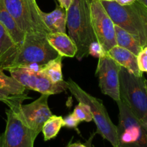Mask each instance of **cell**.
<instances>
[{
	"label": "cell",
	"mask_w": 147,
	"mask_h": 147,
	"mask_svg": "<svg viewBox=\"0 0 147 147\" xmlns=\"http://www.w3.org/2000/svg\"><path fill=\"white\" fill-rule=\"evenodd\" d=\"M146 126H147V123H146Z\"/></svg>",
	"instance_id": "d6a6232c"
},
{
	"label": "cell",
	"mask_w": 147,
	"mask_h": 147,
	"mask_svg": "<svg viewBox=\"0 0 147 147\" xmlns=\"http://www.w3.org/2000/svg\"><path fill=\"white\" fill-rule=\"evenodd\" d=\"M117 147H147V126L119 100Z\"/></svg>",
	"instance_id": "52a82bcc"
},
{
	"label": "cell",
	"mask_w": 147,
	"mask_h": 147,
	"mask_svg": "<svg viewBox=\"0 0 147 147\" xmlns=\"http://www.w3.org/2000/svg\"><path fill=\"white\" fill-rule=\"evenodd\" d=\"M121 67L114 60L106 54L98 58L96 71L102 93L116 102L120 100L119 73Z\"/></svg>",
	"instance_id": "8fae6325"
},
{
	"label": "cell",
	"mask_w": 147,
	"mask_h": 147,
	"mask_svg": "<svg viewBox=\"0 0 147 147\" xmlns=\"http://www.w3.org/2000/svg\"><path fill=\"white\" fill-rule=\"evenodd\" d=\"M91 0H73L67 11L68 35L78 48L76 57L81 60L89 56V48L95 37L90 17Z\"/></svg>",
	"instance_id": "7a4b0ae2"
},
{
	"label": "cell",
	"mask_w": 147,
	"mask_h": 147,
	"mask_svg": "<svg viewBox=\"0 0 147 147\" xmlns=\"http://www.w3.org/2000/svg\"><path fill=\"white\" fill-rule=\"evenodd\" d=\"M16 43L7 29L0 23V63L12 50Z\"/></svg>",
	"instance_id": "7402d4cb"
},
{
	"label": "cell",
	"mask_w": 147,
	"mask_h": 147,
	"mask_svg": "<svg viewBox=\"0 0 147 147\" xmlns=\"http://www.w3.org/2000/svg\"><path fill=\"white\" fill-rule=\"evenodd\" d=\"M116 25L134 36L142 47L147 45V8L136 0L121 6L116 1H100Z\"/></svg>",
	"instance_id": "3957f363"
},
{
	"label": "cell",
	"mask_w": 147,
	"mask_h": 147,
	"mask_svg": "<svg viewBox=\"0 0 147 147\" xmlns=\"http://www.w3.org/2000/svg\"><path fill=\"white\" fill-rule=\"evenodd\" d=\"M46 38L50 45L62 57H76L78 51L77 46L68 34L61 32H50L46 34Z\"/></svg>",
	"instance_id": "4fadbf2b"
},
{
	"label": "cell",
	"mask_w": 147,
	"mask_h": 147,
	"mask_svg": "<svg viewBox=\"0 0 147 147\" xmlns=\"http://www.w3.org/2000/svg\"><path fill=\"white\" fill-rule=\"evenodd\" d=\"M0 89L10 96H27V90L24 86L11 76L4 73V70L0 68Z\"/></svg>",
	"instance_id": "ac0fdd59"
},
{
	"label": "cell",
	"mask_w": 147,
	"mask_h": 147,
	"mask_svg": "<svg viewBox=\"0 0 147 147\" xmlns=\"http://www.w3.org/2000/svg\"><path fill=\"white\" fill-rule=\"evenodd\" d=\"M106 54H107V52L104 50L103 46L98 42L95 41L91 43L89 48V55H90L91 56L99 58V57L106 55Z\"/></svg>",
	"instance_id": "cb8c5ba5"
},
{
	"label": "cell",
	"mask_w": 147,
	"mask_h": 147,
	"mask_svg": "<svg viewBox=\"0 0 147 147\" xmlns=\"http://www.w3.org/2000/svg\"><path fill=\"white\" fill-rule=\"evenodd\" d=\"M6 115L4 147H34L38 134L25 126L12 110H6Z\"/></svg>",
	"instance_id": "9c48e42d"
},
{
	"label": "cell",
	"mask_w": 147,
	"mask_h": 147,
	"mask_svg": "<svg viewBox=\"0 0 147 147\" xmlns=\"http://www.w3.org/2000/svg\"><path fill=\"white\" fill-rule=\"evenodd\" d=\"M0 23L7 29L16 44L24 40L25 34L22 31L6 8L3 0H0Z\"/></svg>",
	"instance_id": "9a60e30c"
},
{
	"label": "cell",
	"mask_w": 147,
	"mask_h": 147,
	"mask_svg": "<svg viewBox=\"0 0 147 147\" xmlns=\"http://www.w3.org/2000/svg\"><path fill=\"white\" fill-rule=\"evenodd\" d=\"M59 2V4L61 7H63V9L67 11V9H69V7H70L72 4V1L73 0H57Z\"/></svg>",
	"instance_id": "4316f807"
},
{
	"label": "cell",
	"mask_w": 147,
	"mask_h": 147,
	"mask_svg": "<svg viewBox=\"0 0 147 147\" xmlns=\"http://www.w3.org/2000/svg\"><path fill=\"white\" fill-rule=\"evenodd\" d=\"M67 147H91L90 145L85 144H82L80 142H76V143L70 144L67 145Z\"/></svg>",
	"instance_id": "f1b7e54d"
},
{
	"label": "cell",
	"mask_w": 147,
	"mask_h": 147,
	"mask_svg": "<svg viewBox=\"0 0 147 147\" xmlns=\"http://www.w3.org/2000/svg\"><path fill=\"white\" fill-rule=\"evenodd\" d=\"M63 126V118L62 116H57L53 115L50 116L42 129L45 141H48L56 137L59 131Z\"/></svg>",
	"instance_id": "44dd1931"
},
{
	"label": "cell",
	"mask_w": 147,
	"mask_h": 147,
	"mask_svg": "<svg viewBox=\"0 0 147 147\" xmlns=\"http://www.w3.org/2000/svg\"><path fill=\"white\" fill-rule=\"evenodd\" d=\"M136 1V0H115L116 3H118V4L121 6L129 5V4H133Z\"/></svg>",
	"instance_id": "83f0119b"
},
{
	"label": "cell",
	"mask_w": 147,
	"mask_h": 147,
	"mask_svg": "<svg viewBox=\"0 0 147 147\" xmlns=\"http://www.w3.org/2000/svg\"><path fill=\"white\" fill-rule=\"evenodd\" d=\"M90 17L96 40L108 52L116 45L115 24L99 0L90 1Z\"/></svg>",
	"instance_id": "ba28073f"
},
{
	"label": "cell",
	"mask_w": 147,
	"mask_h": 147,
	"mask_svg": "<svg viewBox=\"0 0 147 147\" xmlns=\"http://www.w3.org/2000/svg\"><path fill=\"white\" fill-rule=\"evenodd\" d=\"M99 1H114L115 0H99Z\"/></svg>",
	"instance_id": "1f68e13d"
},
{
	"label": "cell",
	"mask_w": 147,
	"mask_h": 147,
	"mask_svg": "<svg viewBox=\"0 0 147 147\" xmlns=\"http://www.w3.org/2000/svg\"><path fill=\"white\" fill-rule=\"evenodd\" d=\"M116 45L126 49L137 56L143 47L130 33L115 24Z\"/></svg>",
	"instance_id": "e0dca14e"
},
{
	"label": "cell",
	"mask_w": 147,
	"mask_h": 147,
	"mask_svg": "<svg viewBox=\"0 0 147 147\" xmlns=\"http://www.w3.org/2000/svg\"><path fill=\"white\" fill-rule=\"evenodd\" d=\"M49 96V95L42 94L32 103L27 105L21 104L17 109L12 110L25 126L37 134L42 132L46 121L53 115L47 103Z\"/></svg>",
	"instance_id": "30bf717a"
},
{
	"label": "cell",
	"mask_w": 147,
	"mask_h": 147,
	"mask_svg": "<svg viewBox=\"0 0 147 147\" xmlns=\"http://www.w3.org/2000/svg\"><path fill=\"white\" fill-rule=\"evenodd\" d=\"M73 114L80 122H90L93 121V116L90 108L87 104L83 102H79L78 104L75 108Z\"/></svg>",
	"instance_id": "603a6c76"
},
{
	"label": "cell",
	"mask_w": 147,
	"mask_h": 147,
	"mask_svg": "<svg viewBox=\"0 0 147 147\" xmlns=\"http://www.w3.org/2000/svg\"><path fill=\"white\" fill-rule=\"evenodd\" d=\"M11 77L22 85L27 90H34L37 73L25 67H16L8 70Z\"/></svg>",
	"instance_id": "ffe728a7"
},
{
	"label": "cell",
	"mask_w": 147,
	"mask_h": 147,
	"mask_svg": "<svg viewBox=\"0 0 147 147\" xmlns=\"http://www.w3.org/2000/svg\"><path fill=\"white\" fill-rule=\"evenodd\" d=\"M137 61L139 70L142 73H147V45L142 48L137 55Z\"/></svg>",
	"instance_id": "d4e9b609"
},
{
	"label": "cell",
	"mask_w": 147,
	"mask_h": 147,
	"mask_svg": "<svg viewBox=\"0 0 147 147\" xmlns=\"http://www.w3.org/2000/svg\"><path fill=\"white\" fill-rule=\"evenodd\" d=\"M120 99L139 120L147 123V81L121 67L119 73Z\"/></svg>",
	"instance_id": "277c9868"
},
{
	"label": "cell",
	"mask_w": 147,
	"mask_h": 147,
	"mask_svg": "<svg viewBox=\"0 0 147 147\" xmlns=\"http://www.w3.org/2000/svg\"><path fill=\"white\" fill-rule=\"evenodd\" d=\"M6 8L24 34L50 33L40 15L36 0H3Z\"/></svg>",
	"instance_id": "8992f818"
},
{
	"label": "cell",
	"mask_w": 147,
	"mask_h": 147,
	"mask_svg": "<svg viewBox=\"0 0 147 147\" xmlns=\"http://www.w3.org/2000/svg\"><path fill=\"white\" fill-rule=\"evenodd\" d=\"M42 21L50 32L66 33L67 28V11L60 5L53 11L46 13L40 10Z\"/></svg>",
	"instance_id": "5bb4252c"
},
{
	"label": "cell",
	"mask_w": 147,
	"mask_h": 147,
	"mask_svg": "<svg viewBox=\"0 0 147 147\" xmlns=\"http://www.w3.org/2000/svg\"><path fill=\"white\" fill-rule=\"evenodd\" d=\"M137 1H139L140 3H142L143 5H144L147 8V0H137Z\"/></svg>",
	"instance_id": "4dcf8cb0"
},
{
	"label": "cell",
	"mask_w": 147,
	"mask_h": 147,
	"mask_svg": "<svg viewBox=\"0 0 147 147\" xmlns=\"http://www.w3.org/2000/svg\"><path fill=\"white\" fill-rule=\"evenodd\" d=\"M63 57L59 55L55 58L50 60L48 63L42 65L39 72L46 76L53 83H59L64 80L62 72Z\"/></svg>",
	"instance_id": "d6986e66"
},
{
	"label": "cell",
	"mask_w": 147,
	"mask_h": 147,
	"mask_svg": "<svg viewBox=\"0 0 147 147\" xmlns=\"http://www.w3.org/2000/svg\"><path fill=\"white\" fill-rule=\"evenodd\" d=\"M80 123V121L78 120L73 113L69 114L68 116H66L65 119H63V126L69 128V129H74L77 131L78 133H80L78 129L79 123Z\"/></svg>",
	"instance_id": "484cf974"
},
{
	"label": "cell",
	"mask_w": 147,
	"mask_h": 147,
	"mask_svg": "<svg viewBox=\"0 0 147 147\" xmlns=\"http://www.w3.org/2000/svg\"><path fill=\"white\" fill-rule=\"evenodd\" d=\"M59 55L46 38V35L26 34L22 42L16 44L0 63V68L7 70L25 67L30 65H44Z\"/></svg>",
	"instance_id": "6da1fadb"
},
{
	"label": "cell",
	"mask_w": 147,
	"mask_h": 147,
	"mask_svg": "<svg viewBox=\"0 0 147 147\" xmlns=\"http://www.w3.org/2000/svg\"><path fill=\"white\" fill-rule=\"evenodd\" d=\"M0 147H4V133L0 134Z\"/></svg>",
	"instance_id": "f546056e"
},
{
	"label": "cell",
	"mask_w": 147,
	"mask_h": 147,
	"mask_svg": "<svg viewBox=\"0 0 147 147\" xmlns=\"http://www.w3.org/2000/svg\"><path fill=\"white\" fill-rule=\"evenodd\" d=\"M67 82L63 80L59 83H53L46 76L38 72L36 76L34 90L41 94L54 95L62 93L67 90Z\"/></svg>",
	"instance_id": "2e32d148"
},
{
	"label": "cell",
	"mask_w": 147,
	"mask_h": 147,
	"mask_svg": "<svg viewBox=\"0 0 147 147\" xmlns=\"http://www.w3.org/2000/svg\"><path fill=\"white\" fill-rule=\"evenodd\" d=\"M107 55L121 67H125L135 76H143V73L138 66L137 56L129 50L116 45L107 52Z\"/></svg>",
	"instance_id": "7c38bea8"
},
{
	"label": "cell",
	"mask_w": 147,
	"mask_h": 147,
	"mask_svg": "<svg viewBox=\"0 0 147 147\" xmlns=\"http://www.w3.org/2000/svg\"><path fill=\"white\" fill-rule=\"evenodd\" d=\"M66 82L67 90L79 102H83L89 106L93 116V121L97 127V134L110 142L113 147H117V126L111 120L103 102L85 91L71 79H69Z\"/></svg>",
	"instance_id": "5b68a950"
}]
</instances>
